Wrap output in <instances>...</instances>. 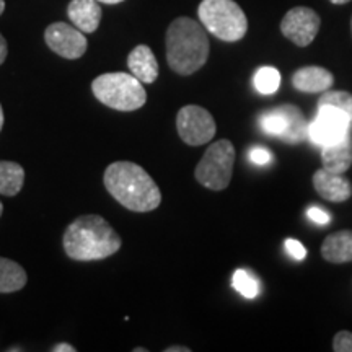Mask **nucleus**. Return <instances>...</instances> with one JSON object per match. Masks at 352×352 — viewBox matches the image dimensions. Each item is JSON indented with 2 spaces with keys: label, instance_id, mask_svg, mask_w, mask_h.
<instances>
[{
  "label": "nucleus",
  "instance_id": "c9c22d12",
  "mask_svg": "<svg viewBox=\"0 0 352 352\" xmlns=\"http://www.w3.org/2000/svg\"><path fill=\"white\" fill-rule=\"evenodd\" d=\"M351 30H352V19H351Z\"/></svg>",
  "mask_w": 352,
  "mask_h": 352
},
{
  "label": "nucleus",
  "instance_id": "a211bd4d",
  "mask_svg": "<svg viewBox=\"0 0 352 352\" xmlns=\"http://www.w3.org/2000/svg\"><path fill=\"white\" fill-rule=\"evenodd\" d=\"M25 170L15 162L0 160V195L16 196L23 188Z\"/></svg>",
  "mask_w": 352,
  "mask_h": 352
},
{
  "label": "nucleus",
  "instance_id": "72a5a7b5",
  "mask_svg": "<svg viewBox=\"0 0 352 352\" xmlns=\"http://www.w3.org/2000/svg\"><path fill=\"white\" fill-rule=\"evenodd\" d=\"M6 10V0H0V15Z\"/></svg>",
  "mask_w": 352,
  "mask_h": 352
},
{
  "label": "nucleus",
  "instance_id": "473e14b6",
  "mask_svg": "<svg viewBox=\"0 0 352 352\" xmlns=\"http://www.w3.org/2000/svg\"><path fill=\"white\" fill-rule=\"evenodd\" d=\"M3 127V111H2V104H0V131Z\"/></svg>",
  "mask_w": 352,
  "mask_h": 352
},
{
  "label": "nucleus",
  "instance_id": "c85d7f7f",
  "mask_svg": "<svg viewBox=\"0 0 352 352\" xmlns=\"http://www.w3.org/2000/svg\"><path fill=\"white\" fill-rule=\"evenodd\" d=\"M52 352H76V347L67 344V342H60V344L52 347Z\"/></svg>",
  "mask_w": 352,
  "mask_h": 352
},
{
  "label": "nucleus",
  "instance_id": "f03ea898",
  "mask_svg": "<svg viewBox=\"0 0 352 352\" xmlns=\"http://www.w3.org/2000/svg\"><path fill=\"white\" fill-rule=\"evenodd\" d=\"M64 252L76 261H98L120 252L122 241L101 215H82L65 228Z\"/></svg>",
  "mask_w": 352,
  "mask_h": 352
},
{
  "label": "nucleus",
  "instance_id": "7ed1b4c3",
  "mask_svg": "<svg viewBox=\"0 0 352 352\" xmlns=\"http://www.w3.org/2000/svg\"><path fill=\"white\" fill-rule=\"evenodd\" d=\"M166 63L179 76H191L209 59V38L201 21L179 16L166 30Z\"/></svg>",
  "mask_w": 352,
  "mask_h": 352
},
{
  "label": "nucleus",
  "instance_id": "7c9ffc66",
  "mask_svg": "<svg viewBox=\"0 0 352 352\" xmlns=\"http://www.w3.org/2000/svg\"><path fill=\"white\" fill-rule=\"evenodd\" d=\"M100 3H108V6H116V3L124 2V0H98Z\"/></svg>",
  "mask_w": 352,
  "mask_h": 352
},
{
  "label": "nucleus",
  "instance_id": "f257e3e1",
  "mask_svg": "<svg viewBox=\"0 0 352 352\" xmlns=\"http://www.w3.org/2000/svg\"><path fill=\"white\" fill-rule=\"evenodd\" d=\"M103 182L109 195L132 212H151L162 202V192L152 176L132 162H114L104 171Z\"/></svg>",
  "mask_w": 352,
  "mask_h": 352
},
{
  "label": "nucleus",
  "instance_id": "b1692460",
  "mask_svg": "<svg viewBox=\"0 0 352 352\" xmlns=\"http://www.w3.org/2000/svg\"><path fill=\"white\" fill-rule=\"evenodd\" d=\"M250 162H252V164H254V165H259V166H263V165H267V164H271L272 162V153L267 151V148H264V147H254V148H252V151H250Z\"/></svg>",
  "mask_w": 352,
  "mask_h": 352
},
{
  "label": "nucleus",
  "instance_id": "c756f323",
  "mask_svg": "<svg viewBox=\"0 0 352 352\" xmlns=\"http://www.w3.org/2000/svg\"><path fill=\"white\" fill-rule=\"evenodd\" d=\"M191 349L189 347H184V346H170L166 347L165 352H189Z\"/></svg>",
  "mask_w": 352,
  "mask_h": 352
},
{
  "label": "nucleus",
  "instance_id": "f704fd0d",
  "mask_svg": "<svg viewBox=\"0 0 352 352\" xmlns=\"http://www.w3.org/2000/svg\"><path fill=\"white\" fill-rule=\"evenodd\" d=\"M2 212H3V206H2V202H0V215H2Z\"/></svg>",
  "mask_w": 352,
  "mask_h": 352
},
{
  "label": "nucleus",
  "instance_id": "2f4dec72",
  "mask_svg": "<svg viewBox=\"0 0 352 352\" xmlns=\"http://www.w3.org/2000/svg\"><path fill=\"white\" fill-rule=\"evenodd\" d=\"M329 2L334 3V6H344V3L351 2V0H329Z\"/></svg>",
  "mask_w": 352,
  "mask_h": 352
},
{
  "label": "nucleus",
  "instance_id": "5701e85b",
  "mask_svg": "<svg viewBox=\"0 0 352 352\" xmlns=\"http://www.w3.org/2000/svg\"><path fill=\"white\" fill-rule=\"evenodd\" d=\"M232 285L236 292H240L241 296L246 298H254L259 294L258 280L245 270L235 271V274H233V279H232Z\"/></svg>",
  "mask_w": 352,
  "mask_h": 352
},
{
  "label": "nucleus",
  "instance_id": "4be33fe9",
  "mask_svg": "<svg viewBox=\"0 0 352 352\" xmlns=\"http://www.w3.org/2000/svg\"><path fill=\"white\" fill-rule=\"evenodd\" d=\"M254 88L261 95H272L279 90L280 85V74L274 67H261L256 70L253 78Z\"/></svg>",
  "mask_w": 352,
  "mask_h": 352
},
{
  "label": "nucleus",
  "instance_id": "aec40b11",
  "mask_svg": "<svg viewBox=\"0 0 352 352\" xmlns=\"http://www.w3.org/2000/svg\"><path fill=\"white\" fill-rule=\"evenodd\" d=\"M283 107L285 109V113H287L289 120V131L283 140L289 144L302 142V140L308 135V124L305 121V116H303L300 109L294 107V104H283Z\"/></svg>",
  "mask_w": 352,
  "mask_h": 352
},
{
  "label": "nucleus",
  "instance_id": "6e6552de",
  "mask_svg": "<svg viewBox=\"0 0 352 352\" xmlns=\"http://www.w3.org/2000/svg\"><path fill=\"white\" fill-rule=\"evenodd\" d=\"M351 120L342 111L334 108H318L316 118L308 126V135L315 144L324 145L340 142L351 131Z\"/></svg>",
  "mask_w": 352,
  "mask_h": 352
},
{
  "label": "nucleus",
  "instance_id": "393cba45",
  "mask_svg": "<svg viewBox=\"0 0 352 352\" xmlns=\"http://www.w3.org/2000/svg\"><path fill=\"white\" fill-rule=\"evenodd\" d=\"M333 349L336 352H352V333L340 331L334 336Z\"/></svg>",
  "mask_w": 352,
  "mask_h": 352
},
{
  "label": "nucleus",
  "instance_id": "f3484780",
  "mask_svg": "<svg viewBox=\"0 0 352 352\" xmlns=\"http://www.w3.org/2000/svg\"><path fill=\"white\" fill-rule=\"evenodd\" d=\"M28 276L19 263L0 258V294H12L26 285Z\"/></svg>",
  "mask_w": 352,
  "mask_h": 352
},
{
  "label": "nucleus",
  "instance_id": "dca6fc26",
  "mask_svg": "<svg viewBox=\"0 0 352 352\" xmlns=\"http://www.w3.org/2000/svg\"><path fill=\"white\" fill-rule=\"evenodd\" d=\"M321 256L328 263L344 264L352 261V230L331 233L321 245Z\"/></svg>",
  "mask_w": 352,
  "mask_h": 352
},
{
  "label": "nucleus",
  "instance_id": "f8f14e48",
  "mask_svg": "<svg viewBox=\"0 0 352 352\" xmlns=\"http://www.w3.org/2000/svg\"><path fill=\"white\" fill-rule=\"evenodd\" d=\"M333 74L327 69L318 67V65L302 67L292 76L294 88L303 91V94H323L333 87Z\"/></svg>",
  "mask_w": 352,
  "mask_h": 352
},
{
  "label": "nucleus",
  "instance_id": "bb28decb",
  "mask_svg": "<svg viewBox=\"0 0 352 352\" xmlns=\"http://www.w3.org/2000/svg\"><path fill=\"white\" fill-rule=\"evenodd\" d=\"M307 215L311 222L318 223V226H327V223H329V220H331V217H329V214L327 212V210L315 208V206L307 210Z\"/></svg>",
  "mask_w": 352,
  "mask_h": 352
},
{
  "label": "nucleus",
  "instance_id": "1a4fd4ad",
  "mask_svg": "<svg viewBox=\"0 0 352 352\" xmlns=\"http://www.w3.org/2000/svg\"><path fill=\"white\" fill-rule=\"evenodd\" d=\"M44 41L57 56L64 59H78L87 51V38L76 26L56 21L44 32Z\"/></svg>",
  "mask_w": 352,
  "mask_h": 352
},
{
  "label": "nucleus",
  "instance_id": "6ab92c4d",
  "mask_svg": "<svg viewBox=\"0 0 352 352\" xmlns=\"http://www.w3.org/2000/svg\"><path fill=\"white\" fill-rule=\"evenodd\" d=\"M259 126H261V129L266 132V134L284 139L289 131V120L284 107H277L274 109L263 113L261 116H259Z\"/></svg>",
  "mask_w": 352,
  "mask_h": 352
},
{
  "label": "nucleus",
  "instance_id": "a878e982",
  "mask_svg": "<svg viewBox=\"0 0 352 352\" xmlns=\"http://www.w3.org/2000/svg\"><path fill=\"white\" fill-rule=\"evenodd\" d=\"M285 250H287L290 256H292L294 259H297V261H302V259H305V256H307L305 246H303L300 241H297L294 239L285 240Z\"/></svg>",
  "mask_w": 352,
  "mask_h": 352
},
{
  "label": "nucleus",
  "instance_id": "0eeeda50",
  "mask_svg": "<svg viewBox=\"0 0 352 352\" xmlns=\"http://www.w3.org/2000/svg\"><path fill=\"white\" fill-rule=\"evenodd\" d=\"M176 129L184 144L199 147L214 138L217 126L208 109L196 107V104H188L178 111Z\"/></svg>",
  "mask_w": 352,
  "mask_h": 352
},
{
  "label": "nucleus",
  "instance_id": "2eb2a0df",
  "mask_svg": "<svg viewBox=\"0 0 352 352\" xmlns=\"http://www.w3.org/2000/svg\"><path fill=\"white\" fill-rule=\"evenodd\" d=\"M321 162H323V168L331 173H346L352 165L351 134H347L340 142L324 145L321 151Z\"/></svg>",
  "mask_w": 352,
  "mask_h": 352
},
{
  "label": "nucleus",
  "instance_id": "39448f33",
  "mask_svg": "<svg viewBox=\"0 0 352 352\" xmlns=\"http://www.w3.org/2000/svg\"><path fill=\"white\" fill-rule=\"evenodd\" d=\"M197 15L206 32L226 43L240 41L248 32L245 12L233 0H202Z\"/></svg>",
  "mask_w": 352,
  "mask_h": 352
},
{
  "label": "nucleus",
  "instance_id": "412c9836",
  "mask_svg": "<svg viewBox=\"0 0 352 352\" xmlns=\"http://www.w3.org/2000/svg\"><path fill=\"white\" fill-rule=\"evenodd\" d=\"M318 108H334L338 111H342L347 118L352 121V95L347 94V91H340V90H327L323 91V95L320 96Z\"/></svg>",
  "mask_w": 352,
  "mask_h": 352
},
{
  "label": "nucleus",
  "instance_id": "9d476101",
  "mask_svg": "<svg viewBox=\"0 0 352 352\" xmlns=\"http://www.w3.org/2000/svg\"><path fill=\"white\" fill-rule=\"evenodd\" d=\"M321 20L318 13L308 7H296L289 10L280 21V32L297 46L305 47L318 34Z\"/></svg>",
  "mask_w": 352,
  "mask_h": 352
},
{
  "label": "nucleus",
  "instance_id": "4468645a",
  "mask_svg": "<svg viewBox=\"0 0 352 352\" xmlns=\"http://www.w3.org/2000/svg\"><path fill=\"white\" fill-rule=\"evenodd\" d=\"M127 67L132 76L142 83H153L158 77V63L151 47L145 44H139L129 52Z\"/></svg>",
  "mask_w": 352,
  "mask_h": 352
},
{
  "label": "nucleus",
  "instance_id": "9b49d317",
  "mask_svg": "<svg viewBox=\"0 0 352 352\" xmlns=\"http://www.w3.org/2000/svg\"><path fill=\"white\" fill-rule=\"evenodd\" d=\"M314 186L316 192L329 202H344L352 196V184L340 173L320 168L314 175Z\"/></svg>",
  "mask_w": 352,
  "mask_h": 352
},
{
  "label": "nucleus",
  "instance_id": "20e7f679",
  "mask_svg": "<svg viewBox=\"0 0 352 352\" xmlns=\"http://www.w3.org/2000/svg\"><path fill=\"white\" fill-rule=\"evenodd\" d=\"M91 91L100 103L116 111H135L147 101L142 82L126 72H109L96 77L91 82Z\"/></svg>",
  "mask_w": 352,
  "mask_h": 352
},
{
  "label": "nucleus",
  "instance_id": "423d86ee",
  "mask_svg": "<svg viewBox=\"0 0 352 352\" xmlns=\"http://www.w3.org/2000/svg\"><path fill=\"white\" fill-rule=\"evenodd\" d=\"M233 164H235L233 144L227 139L217 140L201 158L196 166L195 176L204 188L212 189V191H222L230 184Z\"/></svg>",
  "mask_w": 352,
  "mask_h": 352
},
{
  "label": "nucleus",
  "instance_id": "ddd939ff",
  "mask_svg": "<svg viewBox=\"0 0 352 352\" xmlns=\"http://www.w3.org/2000/svg\"><path fill=\"white\" fill-rule=\"evenodd\" d=\"M69 20L82 33H95L101 21L98 0H72L67 7Z\"/></svg>",
  "mask_w": 352,
  "mask_h": 352
},
{
  "label": "nucleus",
  "instance_id": "cd10ccee",
  "mask_svg": "<svg viewBox=\"0 0 352 352\" xmlns=\"http://www.w3.org/2000/svg\"><path fill=\"white\" fill-rule=\"evenodd\" d=\"M7 54H8V46H7V41H6V38H3L2 34H0V65H2L3 63H6Z\"/></svg>",
  "mask_w": 352,
  "mask_h": 352
}]
</instances>
